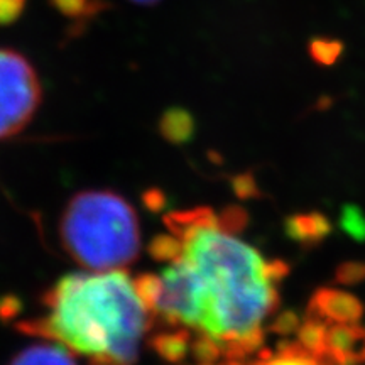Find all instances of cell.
<instances>
[{"label":"cell","mask_w":365,"mask_h":365,"mask_svg":"<svg viewBox=\"0 0 365 365\" xmlns=\"http://www.w3.org/2000/svg\"><path fill=\"white\" fill-rule=\"evenodd\" d=\"M299 317L294 312H282L281 314H277L276 319L271 323V330L272 333H277L281 336H287L293 335V333H298L299 330Z\"/></svg>","instance_id":"9a60e30c"},{"label":"cell","mask_w":365,"mask_h":365,"mask_svg":"<svg viewBox=\"0 0 365 365\" xmlns=\"http://www.w3.org/2000/svg\"><path fill=\"white\" fill-rule=\"evenodd\" d=\"M335 281L339 284L357 286L365 282V262L364 261H349L339 266L335 272Z\"/></svg>","instance_id":"5bb4252c"},{"label":"cell","mask_w":365,"mask_h":365,"mask_svg":"<svg viewBox=\"0 0 365 365\" xmlns=\"http://www.w3.org/2000/svg\"><path fill=\"white\" fill-rule=\"evenodd\" d=\"M134 2H139V4H153V2H158V0H134Z\"/></svg>","instance_id":"d6986e66"},{"label":"cell","mask_w":365,"mask_h":365,"mask_svg":"<svg viewBox=\"0 0 365 365\" xmlns=\"http://www.w3.org/2000/svg\"><path fill=\"white\" fill-rule=\"evenodd\" d=\"M325 354L339 365H362L365 362V328L357 323L328 325Z\"/></svg>","instance_id":"8992f818"},{"label":"cell","mask_w":365,"mask_h":365,"mask_svg":"<svg viewBox=\"0 0 365 365\" xmlns=\"http://www.w3.org/2000/svg\"><path fill=\"white\" fill-rule=\"evenodd\" d=\"M340 227L357 242H365V213L357 205H345L341 210Z\"/></svg>","instance_id":"4fadbf2b"},{"label":"cell","mask_w":365,"mask_h":365,"mask_svg":"<svg viewBox=\"0 0 365 365\" xmlns=\"http://www.w3.org/2000/svg\"><path fill=\"white\" fill-rule=\"evenodd\" d=\"M308 313L331 323H359L365 313L364 303L354 294L335 287H319L309 301Z\"/></svg>","instance_id":"5b68a950"},{"label":"cell","mask_w":365,"mask_h":365,"mask_svg":"<svg viewBox=\"0 0 365 365\" xmlns=\"http://www.w3.org/2000/svg\"><path fill=\"white\" fill-rule=\"evenodd\" d=\"M59 237L68 255L86 271H122L140 254L135 210L107 190L73 196L61 215Z\"/></svg>","instance_id":"3957f363"},{"label":"cell","mask_w":365,"mask_h":365,"mask_svg":"<svg viewBox=\"0 0 365 365\" xmlns=\"http://www.w3.org/2000/svg\"><path fill=\"white\" fill-rule=\"evenodd\" d=\"M21 331L54 340L88 365H134L153 319L135 277L122 271L68 274L43 296Z\"/></svg>","instance_id":"7a4b0ae2"},{"label":"cell","mask_w":365,"mask_h":365,"mask_svg":"<svg viewBox=\"0 0 365 365\" xmlns=\"http://www.w3.org/2000/svg\"><path fill=\"white\" fill-rule=\"evenodd\" d=\"M163 129L166 137L175 143H185L193 134V120L185 110H173L164 117Z\"/></svg>","instance_id":"7c38bea8"},{"label":"cell","mask_w":365,"mask_h":365,"mask_svg":"<svg viewBox=\"0 0 365 365\" xmlns=\"http://www.w3.org/2000/svg\"><path fill=\"white\" fill-rule=\"evenodd\" d=\"M41 102L39 78L22 54L0 48V140L19 134Z\"/></svg>","instance_id":"277c9868"},{"label":"cell","mask_w":365,"mask_h":365,"mask_svg":"<svg viewBox=\"0 0 365 365\" xmlns=\"http://www.w3.org/2000/svg\"><path fill=\"white\" fill-rule=\"evenodd\" d=\"M284 230L286 235L296 244L312 247V245L322 244L331 234L333 227L327 215L319 212H309L286 218Z\"/></svg>","instance_id":"52a82bcc"},{"label":"cell","mask_w":365,"mask_h":365,"mask_svg":"<svg viewBox=\"0 0 365 365\" xmlns=\"http://www.w3.org/2000/svg\"><path fill=\"white\" fill-rule=\"evenodd\" d=\"M164 225L166 234L154 237L149 245L161 267L135 277L153 319L149 335L182 331L191 344H217L227 359L277 308L276 284L289 266L264 261L222 225L212 208L173 212L164 217Z\"/></svg>","instance_id":"6da1fadb"},{"label":"cell","mask_w":365,"mask_h":365,"mask_svg":"<svg viewBox=\"0 0 365 365\" xmlns=\"http://www.w3.org/2000/svg\"><path fill=\"white\" fill-rule=\"evenodd\" d=\"M54 4H56V6L65 14L76 16V14L85 11L86 6L90 4V0H54Z\"/></svg>","instance_id":"ac0fdd59"},{"label":"cell","mask_w":365,"mask_h":365,"mask_svg":"<svg viewBox=\"0 0 365 365\" xmlns=\"http://www.w3.org/2000/svg\"><path fill=\"white\" fill-rule=\"evenodd\" d=\"M345 44L340 39L335 38H325V36H319V38L309 39L308 43V53L309 56L317 65L319 66H333L344 54Z\"/></svg>","instance_id":"8fae6325"},{"label":"cell","mask_w":365,"mask_h":365,"mask_svg":"<svg viewBox=\"0 0 365 365\" xmlns=\"http://www.w3.org/2000/svg\"><path fill=\"white\" fill-rule=\"evenodd\" d=\"M330 323L317 314L307 313V318L299 325L298 341L309 354L322 357L327 352V331Z\"/></svg>","instance_id":"30bf717a"},{"label":"cell","mask_w":365,"mask_h":365,"mask_svg":"<svg viewBox=\"0 0 365 365\" xmlns=\"http://www.w3.org/2000/svg\"><path fill=\"white\" fill-rule=\"evenodd\" d=\"M26 0H0V26L12 24L21 16Z\"/></svg>","instance_id":"2e32d148"},{"label":"cell","mask_w":365,"mask_h":365,"mask_svg":"<svg viewBox=\"0 0 365 365\" xmlns=\"http://www.w3.org/2000/svg\"><path fill=\"white\" fill-rule=\"evenodd\" d=\"M9 365H81L78 355L59 344H36L21 350Z\"/></svg>","instance_id":"ba28073f"},{"label":"cell","mask_w":365,"mask_h":365,"mask_svg":"<svg viewBox=\"0 0 365 365\" xmlns=\"http://www.w3.org/2000/svg\"><path fill=\"white\" fill-rule=\"evenodd\" d=\"M234 190L237 196L242 200H249V198H255V196H259L257 182H255L254 176L250 175L237 176L234 180Z\"/></svg>","instance_id":"e0dca14e"},{"label":"cell","mask_w":365,"mask_h":365,"mask_svg":"<svg viewBox=\"0 0 365 365\" xmlns=\"http://www.w3.org/2000/svg\"><path fill=\"white\" fill-rule=\"evenodd\" d=\"M223 365H244L239 360H232ZM252 365H339L335 360H331L327 354L322 357L309 354L299 344H284L281 345L277 354H262L261 359Z\"/></svg>","instance_id":"9c48e42d"}]
</instances>
